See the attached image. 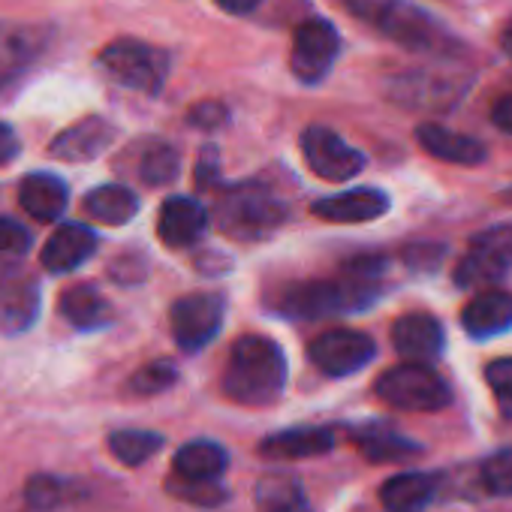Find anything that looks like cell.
<instances>
[{
	"label": "cell",
	"mask_w": 512,
	"mask_h": 512,
	"mask_svg": "<svg viewBox=\"0 0 512 512\" xmlns=\"http://www.w3.org/2000/svg\"><path fill=\"white\" fill-rule=\"evenodd\" d=\"M344 4L356 19L407 52L431 58H461L470 52L455 31L410 0H344Z\"/></svg>",
	"instance_id": "obj_1"
},
{
	"label": "cell",
	"mask_w": 512,
	"mask_h": 512,
	"mask_svg": "<svg viewBox=\"0 0 512 512\" xmlns=\"http://www.w3.org/2000/svg\"><path fill=\"white\" fill-rule=\"evenodd\" d=\"M284 386H287V356L272 338L244 335L232 344L223 371L226 398L247 407H266L284 392Z\"/></svg>",
	"instance_id": "obj_2"
},
{
	"label": "cell",
	"mask_w": 512,
	"mask_h": 512,
	"mask_svg": "<svg viewBox=\"0 0 512 512\" xmlns=\"http://www.w3.org/2000/svg\"><path fill=\"white\" fill-rule=\"evenodd\" d=\"M377 296H380L377 278L347 269L344 278H338V281H305V284L287 287L278 296L275 308L284 317L320 320V317H332V314L365 311L368 305L377 302Z\"/></svg>",
	"instance_id": "obj_3"
},
{
	"label": "cell",
	"mask_w": 512,
	"mask_h": 512,
	"mask_svg": "<svg viewBox=\"0 0 512 512\" xmlns=\"http://www.w3.org/2000/svg\"><path fill=\"white\" fill-rule=\"evenodd\" d=\"M217 220L220 229L241 241H256L272 235L284 220L287 208L278 196H272L263 187H235L217 202Z\"/></svg>",
	"instance_id": "obj_4"
},
{
	"label": "cell",
	"mask_w": 512,
	"mask_h": 512,
	"mask_svg": "<svg viewBox=\"0 0 512 512\" xmlns=\"http://www.w3.org/2000/svg\"><path fill=\"white\" fill-rule=\"evenodd\" d=\"M377 398L398 410H416V413H434L443 410L452 401L449 383L422 362H404L380 374L377 380Z\"/></svg>",
	"instance_id": "obj_5"
},
{
	"label": "cell",
	"mask_w": 512,
	"mask_h": 512,
	"mask_svg": "<svg viewBox=\"0 0 512 512\" xmlns=\"http://www.w3.org/2000/svg\"><path fill=\"white\" fill-rule=\"evenodd\" d=\"M103 70L130 91L160 94L169 76V55L139 40H115L100 52Z\"/></svg>",
	"instance_id": "obj_6"
},
{
	"label": "cell",
	"mask_w": 512,
	"mask_h": 512,
	"mask_svg": "<svg viewBox=\"0 0 512 512\" xmlns=\"http://www.w3.org/2000/svg\"><path fill=\"white\" fill-rule=\"evenodd\" d=\"M512 269V226H491L470 238L467 253L455 266V284L479 290L503 281Z\"/></svg>",
	"instance_id": "obj_7"
},
{
	"label": "cell",
	"mask_w": 512,
	"mask_h": 512,
	"mask_svg": "<svg viewBox=\"0 0 512 512\" xmlns=\"http://www.w3.org/2000/svg\"><path fill=\"white\" fill-rule=\"evenodd\" d=\"M341 55V34L326 19H308L293 34L290 70L305 85H320Z\"/></svg>",
	"instance_id": "obj_8"
},
{
	"label": "cell",
	"mask_w": 512,
	"mask_h": 512,
	"mask_svg": "<svg viewBox=\"0 0 512 512\" xmlns=\"http://www.w3.org/2000/svg\"><path fill=\"white\" fill-rule=\"evenodd\" d=\"M470 79L437 73V70H410L389 82V97L404 109L446 112L467 94Z\"/></svg>",
	"instance_id": "obj_9"
},
{
	"label": "cell",
	"mask_w": 512,
	"mask_h": 512,
	"mask_svg": "<svg viewBox=\"0 0 512 512\" xmlns=\"http://www.w3.org/2000/svg\"><path fill=\"white\" fill-rule=\"evenodd\" d=\"M169 326L184 353H196L214 341L223 326V299L214 293H190L169 311Z\"/></svg>",
	"instance_id": "obj_10"
},
{
	"label": "cell",
	"mask_w": 512,
	"mask_h": 512,
	"mask_svg": "<svg viewBox=\"0 0 512 512\" xmlns=\"http://www.w3.org/2000/svg\"><path fill=\"white\" fill-rule=\"evenodd\" d=\"M302 154L311 172L326 181H350L365 169V154L344 142L335 130L320 124L302 133Z\"/></svg>",
	"instance_id": "obj_11"
},
{
	"label": "cell",
	"mask_w": 512,
	"mask_h": 512,
	"mask_svg": "<svg viewBox=\"0 0 512 512\" xmlns=\"http://www.w3.org/2000/svg\"><path fill=\"white\" fill-rule=\"evenodd\" d=\"M308 356H311V362L323 374H329V377H350V374L362 371L377 356V344L365 332L332 329V332H323V335H317L311 341Z\"/></svg>",
	"instance_id": "obj_12"
},
{
	"label": "cell",
	"mask_w": 512,
	"mask_h": 512,
	"mask_svg": "<svg viewBox=\"0 0 512 512\" xmlns=\"http://www.w3.org/2000/svg\"><path fill=\"white\" fill-rule=\"evenodd\" d=\"M52 28L25 25V22H0V91L22 79L49 49Z\"/></svg>",
	"instance_id": "obj_13"
},
{
	"label": "cell",
	"mask_w": 512,
	"mask_h": 512,
	"mask_svg": "<svg viewBox=\"0 0 512 512\" xmlns=\"http://www.w3.org/2000/svg\"><path fill=\"white\" fill-rule=\"evenodd\" d=\"M115 139H118V127L109 118L88 115L73 127H67L64 133H58L49 145V154L64 163H88L97 160L103 151H109Z\"/></svg>",
	"instance_id": "obj_14"
},
{
	"label": "cell",
	"mask_w": 512,
	"mask_h": 512,
	"mask_svg": "<svg viewBox=\"0 0 512 512\" xmlns=\"http://www.w3.org/2000/svg\"><path fill=\"white\" fill-rule=\"evenodd\" d=\"M392 347L407 359V362H422L428 365L437 359L446 347V332L437 317L431 314H407L395 320L392 326Z\"/></svg>",
	"instance_id": "obj_15"
},
{
	"label": "cell",
	"mask_w": 512,
	"mask_h": 512,
	"mask_svg": "<svg viewBox=\"0 0 512 512\" xmlns=\"http://www.w3.org/2000/svg\"><path fill=\"white\" fill-rule=\"evenodd\" d=\"M389 208H392L389 196L377 187L344 190L338 196H326L311 205V211L329 223H371V220L383 217Z\"/></svg>",
	"instance_id": "obj_16"
},
{
	"label": "cell",
	"mask_w": 512,
	"mask_h": 512,
	"mask_svg": "<svg viewBox=\"0 0 512 512\" xmlns=\"http://www.w3.org/2000/svg\"><path fill=\"white\" fill-rule=\"evenodd\" d=\"M97 250V235L82 226V223H64L52 232V238L46 241L43 253H40V263L43 269L64 275L79 269L82 263H88Z\"/></svg>",
	"instance_id": "obj_17"
},
{
	"label": "cell",
	"mask_w": 512,
	"mask_h": 512,
	"mask_svg": "<svg viewBox=\"0 0 512 512\" xmlns=\"http://www.w3.org/2000/svg\"><path fill=\"white\" fill-rule=\"evenodd\" d=\"M208 229V211L190 196H172L157 214V235L166 247L196 244Z\"/></svg>",
	"instance_id": "obj_18"
},
{
	"label": "cell",
	"mask_w": 512,
	"mask_h": 512,
	"mask_svg": "<svg viewBox=\"0 0 512 512\" xmlns=\"http://www.w3.org/2000/svg\"><path fill=\"white\" fill-rule=\"evenodd\" d=\"M461 329L476 341H488V338L509 332L512 329V296L503 290H494V287L482 290L479 296H473L464 305Z\"/></svg>",
	"instance_id": "obj_19"
},
{
	"label": "cell",
	"mask_w": 512,
	"mask_h": 512,
	"mask_svg": "<svg viewBox=\"0 0 512 512\" xmlns=\"http://www.w3.org/2000/svg\"><path fill=\"white\" fill-rule=\"evenodd\" d=\"M416 142L422 145L425 154L455 163V166H482L488 160V148L464 133H455L443 124H419L416 127Z\"/></svg>",
	"instance_id": "obj_20"
},
{
	"label": "cell",
	"mask_w": 512,
	"mask_h": 512,
	"mask_svg": "<svg viewBox=\"0 0 512 512\" xmlns=\"http://www.w3.org/2000/svg\"><path fill=\"white\" fill-rule=\"evenodd\" d=\"M40 314V287L28 275H7L0 281V329L19 335L34 326Z\"/></svg>",
	"instance_id": "obj_21"
},
{
	"label": "cell",
	"mask_w": 512,
	"mask_h": 512,
	"mask_svg": "<svg viewBox=\"0 0 512 512\" xmlns=\"http://www.w3.org/2000/svg\"><path fill=\"white\" fill-rule=\"evenodd\" d=\"M335 446L332 428H287L260 443V455L272 461H296V458H314L326 455Z\"/></svg>",
	"instance_id": "obj_22"
},
{
	"label": "cell",
	"mask_w": 512,
	"mask_h": 512,
	"mask_svg": "<svg viewBox=\"0 0 512 512\" xmlns=\"http://www.w3.org/2000/svg\"><path fill=\"white\" fill-rule=\"evenodd\" d=\"M19 202L34 220L52 223V220H58L64 214V208L70 202V190L58 175L34 172L19 184Z\"/></svg>",
	"instance_id": "obj_23"
},
{
	"label": "cell",
	"mask_w": 512,
	"mask_h": 512,
	"mask_svg": "<svg viewBox=\"0 0 512 512\" xmlns=\"http://www.w3.org/2000/svg\"><path fill=\"white\" fill-rule=\"evenodd\" d=\"M437 488H440V479L431 473H419V470L398 473L383 482L380 500L389 512H422L437 497Z\"/></svg>",
	"instance_id": "obj_24"
},
{
	"label": "cell",
	"mask_w": 512,
	"mask_h": 512,
	"mask_svg": "<svg viewBox=\"0 0 512 512\" xmlns=\"http://www.w3.org/2000/svg\"><path fill=\"white\" fill-rule=\"evenodd\" d=\"M359 452L374 461V464H392V461H404L413 455H422V446L410 437H404L401 431L389 428V425H365L353 434Z\"/></svg>",
	"instance_id": "obj_25"
},
{
	"label": "cell",
	"mask_w": 512,
	"mask_h": 512,
	"mask_svg": "<svg viewBox=\"0 0 512 512\" xmlns=\"http://www.w3.org/2000/svg\"><path fill=\"white\" fill-rule=\"evenodd\" d=\"M58 311L61 317L76 326V329H100L112 320V308L109 302L97 293V287L91 284H76V287H67L58 299Z\"/></svg>",
	"instance_id": "obj_26"
},
{
	"label": "cell",
	"mask_w": 512,
	"mask_h": 512,
	"mask_svg": "<svg viewBox=\"0 0 512 512\" xmlns=\"http://www.w3.org/2000/svg\"><path fill=\"white\" fill-rule=\"evenodd\" d=\"M85 214L91 220L109 223V226H124L136 217L139 211V199L133 190L121 187V184H103L97 190H91L82 202Z\"/></svg>",
	"instance_id": "obj_27"
},
{
	"label": "cell",
	"mask_w": 512,
	"mask_h": 512,
	"mask_svg": "<svg viewBox=\"0 0 512 512\" xmlns=\"http://www.w3.org/2000/svg\"><path fill=\"white\" fill-rule=\"evenodd\" d=\"M256 509L260 512H311L305 488L290 473H269L256 482Z\"/></svg>",
	"instance_id": "obj_28"
},
{
	"label": "cell",
	"mask_w": 512,
	"mask_h": 512,
	"mask_svg": "<svg viewBox=\"0 0 512 512\" xmlns=\"http://www.w3.org/2000/svg\"><path fill=\"white\" fill-rule=\"evenodd\" d=\"M226 470V449L211 440H193L178 449L175 455V476L181 479H202L217 482V476Z\"/></svg>",
	"instance_id": "obj_29"
},
{
	"label": "cell",
	"mask_w": 512,
	"mask_h": 512,
	"mask_svg": "<svg viewBox=\"0 0 512 512\" xmlns=\"http://www.w3.org/2000/svg\"><path fill=\"white\" fill-rule=\"evenodd\" d=\"M163 446V437L154 434V431H136V428H127V431H115L109 437V452L127 464V467H139L142 461H148L154 452H160Z\"/></svg>",
	"instance_id": "obj_30"
},
{
	"label": "cell",
	"mask_w": 512,
	"mask_h": 512,
	"mask_svg": "<svg viewBox=\"0 0 512 512\" xmlns=\"http://www.w3.org/2000/svg\"><path fill=\"white\" fill-rule=\"evenodd\" d=\"M178 166H181L178 151H175L172 145H166V142H154V145L145 151V157H142L139 175H142V181H145V184H151V187H163V184L175 181Z\"/></svg>",
	"instance_id": "obj_31"
},
{
	"label": "cell",
	"mask_w": 512,
	"mask_h": 512,
	"mask_svg": "<svg viewBox=\"0 0 512 512\" xmlns=\"http://www.w3.org/2000/svg\"><path fill=\"white\" fill-rule=\"evenodd\" d=\"M175 380H178L175 365L166 362V359H157V362H151V365H142V368L127 380V395H136V398L160 395V392H166Z\"/></svg>",
	"instance_id": "obj_32"
},
{
	"label": "cell",
	"mask_w": 512,
	"mask_h": 512,
	"mask_svg": "<svg viewBox=\"0 0 512 512\" xmlns=\"http://www.w3.org/2000/svg\"><path fill=\"white\" fill-rule=\"evenodd\" d=\"M166 491L175 494L184 503H196V506H220L226 500V488L220 482H202V479H181V476H169L166 479Z\"/></svg>",
	"instance_id": "obj_33"
},
{
	"label": "cell",
	"mask_w": 512,
	"mask_h": 512,
	"mask_svg": "<svg viewBox=\"0 0 512 512\" xmlns=\"http://www.w3.org/2000/svg\"><path fill=\"white\" fill-rule=\"evenodd\" d=\"M479 479L488 494L512 497V449H500L488 455L479 467Z\"/></svg>",
	"instance_id": "obj_34"
},
{
	"label": "cell",
	"mask_w": 512,
	"mask_h": 512,
	"mask_svg": "<svg viewBox=\"0 0 512 512\" xmlns=\"http://www.w3.org/2000/svg\"><path fill=\"white\" fill-rule=\"evenodd\" d=\"M485 383H488L494 401L500 404L503 416L512 419V356L488 362L485 365Z\"/></svg>",
	"instance_id": "obj_35"
},
{
	"label": "cell",
	"mask_w": 512,
	"mask_h": 512,
	"mask_svg": "<svg viewBox=\"0 0 512 512\" xmlns=\"http://www.w3.org/2000/svg\"><path fill=\"white\" fill-rule=\"evenodd\" d=\"M25 500L34 512H52L64 500V485H61V479L46 476V473L31 476L25 485Z\"/></svg>",
	"instance_id": "obj_36"
},
{
	"label": "cell",
	"mask_w": 512,
	"mask_h": 512,
	"mask_svg": "<svg viewBox=\"0 0 512 512\" xmlns=\"http://www.w3.org/2000/svg\"><path fill=\"white\" fill-rule=\"evenodd\" d=\"M31 250V232L10 217H0V266L16 263Z\"/></svg>",
	"instance_id": "obj_37"
},
{
	"label": "cell",
	"mask_w": 512,
	"mask_h": 512,
	"mask_svg": "<svg viewBox=\"0 0 512 512\" xmlns=\"http://www.w3.org/2000/svg\"><path fill=\"white\" fill-rule=\"evenodd\" d=\"M226 106L223 103H217V100H205V103H196L193 109H190V115H187V121L193 124V127H202V130H214V127H220V124H226Z\"/></svg>",
	"instance_id": "obj_38"
},
{
	"label": "cell",
	"mask_w": 512,
	"mask_h": 512,
	"mask_svg": "<svg viewBox=\"0 0 512 512\" xmlns=\"http://www.w3.org/2000/svg\"><path fill=\"white\" fill-rule=\"evenodd\" d=\"M22 151V142L16 136V130L10 124H0V166L4 163H13Z\"/></svg>",
	"instance_id": "obj_39"
},
{
	"label": "cell",
	"mask_w": 512,
	"mask_h": 512,
	"mask_svg": "<svg viewBox=\"0 0 512 512\" xmlns=\"http://www.w3.org/2000/svg\"><path fill=\"white\" fill-rule=\"evenodd\" d=\"M491 121H494L497 130H503V133L512 136V94L500 97V100L491 106Z\"/></svg>",
	"instance_id": "obj_40"
},
{
	"label": "cell",
	"mask_w": 512,
	"mask_h": 512,
	"mask_svg": "<svg viewBox=\"0 0 512 512\" xmlns=\"http://www.w3.org/2000/svg\"><path fill=\"white\" fill-rule=\"evenodd\" d=\"M217 175H220V163H217L214 151H205L202 163L196 166V184H199V187H211Z\"/></svg>",
	"instance_id": "obj_41"
},
{
	"label": "cell",
	"mask_w": 512,
	"mask_h": 512,
	"mask_svg": "<svg viewBox=\"0 0 512 512\" xmlns=\"http://www.w3.org/2000/svg\"><path fill=\"white\" fill-rule=\"evenodd\" d=\"M214 4H217L220 10L232 13V16H247V13H253L256 7H260L263 0H214Z\"/></svg>",
	"instance_id": "obj_42"
},
{
	"label": "cell",
	"mask_w": 512,
	"mask_h": 512,
	"mask_svg": "<svg viewBox=\"0 0 512 512\" xmlns=\"http://www.w3.org/2000/svg\"><path fill=\"white\" fill-rule=\"evenodd\" d=\"M500 49H503V55L512 61V19L503 25V31H500Z\"/></svg>",
	"instance_id": "obj_43"
}]
</instances>
